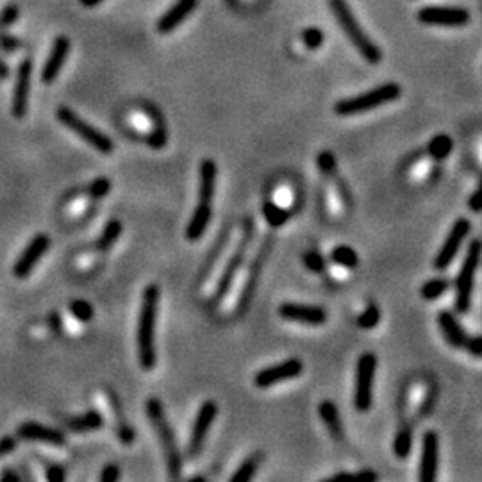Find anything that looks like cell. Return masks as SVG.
<instances>
[{"mask_svg": "<svg viewBox=\"0 0 482 482\" xmlns=\"http://www.w3.org/2000/svg\"><path fill=\"white\" fill-rule=\"evenodd\" d=\"M160 306V288L148 284L141 299L140 316H138V357L145 371L156 367V322Z\"/></svg>", "mask_w": 482, "mask_h": 482, "instance_id": "6da1fadb", "label": "cell"}, {"mask_svg": "<svg viewBox=\"0 0 482 482\" xmlns=\"http://www.w3.org/2000/svg\"><path fill=\"white\" fill-rule=\"evenodd\" d=\"M216 163L213 160H204L199 171V202L186 229V238L190 241H199L208 231L213 218V197L216 190Z\"/></svg>", "mask_w": 482, "mask_h": 482, "instance_id": "7a4b0ae2", "label": "cell"}, {"mask_svg": "<svg viewBox=\"0 0 482 482\" xmlns=\"http://www.w3.org/2000/svg\"><path fill=\"white\" fill-rule=\"evenodd\" d=\"M145 409H147L148 420H150L152 427L156 430V436L160 439L161 448H163L168 475L171 479H180V474H183V458H180L179 446H177L176 434H173L170 422H168L166 415H164L163 404L157 399H148L147 404H145Z\"/></svg>", "mask_w": 482, "mask_h": 482, "instance_id": "3957f363", "label": "cell"}, {"mask_svg": "<svg viewBox=\"0 0 482 482\" xmlns=\"http://www.w3.org/2000/svg\"><path fill=\"white\" fill-rule=\"evenodd\" d=\"M329 4H331V9H332V13H334L336 20H338L339 25H341L343 32L347 34V38L352 41V45L357 48L359 54H361L368 63H371V64L381 63V61H383V52H381V48H378L377 45L368 38V34L363 31V29L359 27L357 20H355L354 15H352L347 2H345V0H329Z\"/></svg>", "mask_w": 482, "mask_h": 482, "instance_id": "277c9868", "label": "cell"}, {"mask_svg": "<svg viewBox=\"0 0 482 482\" xmlns=\"http://www.w3.org/2000/svg\"><path fill=\"white\" fill-rule=\"evenodd\" d=\"M400 97V86L395 83H386L378 88L370 90L367 93H361V95L350 97V99H343L339 102H336L334 113L338 116H355L363 115V113L371 111V109H377L381 106H386L390 102Z\"/></svg>", "mask_w": 482, "mask_h": 482, "instance_id": "5b68a950", "label": "cell"}, {"mask_svg": "<svg viewBox=\"0 0 482 482\" xmlns=\"http://www.w3.org/2000/svg\"><path fill=\"white\" fill-rule=\"evenodd\" d=\"M482 260V241L472 239L467 248L465 260H462L461 270L455 277V311L459 315H467L472 306V293H474L475 274Z\"/></svg>", "mask_w": 482, "mask_h": 482, "instance_id": "8992f818", "label": "cell"}, {"mask_svg": "<svg viewBox=\"0 0 482 482\" xmlns=\"http://www.w3.org/2000/svg\"><path fill=\"white\" fill-rule=\"evenodd\" d=\"M56 116L68 131H72L73 134L79 136L84 143H88L90 147L99 150L100 154H111V152L115 150V145H113V140L109 136H106L104 132H100L99 129L90 125L86 120H83L79 115H76L70 108H63V106H61V108L57 109Z\"/></svg>", "mask_w": 482, "mask_h": 482, "instance_id": "52a82bcc", "label": "cell"}, {"mask_svg": "<svg viewBox=\"0 0 482 482\" xmlns=\"http://www.w3.org/2000/svg\"><path fill=\"white\" fill-rule=\"evenodd\" d=\"M377 371V355L364 352L355 364L354 407L359 413H368L374 402V378Z\"/></svg>", "mask_w": 482, "mask_h": 482, "instance_id": "ba28073f", "label": "cell"}, {"mask_svg": "<svg viewBox=\"0 0 482 482\" xmlns=\"http://www.w3.org/2000/svg\"><path fill=\"white\" fill-rule=\"evenodd\" d=\"M470 231H472L470 220L468 218L455 220L454 225H452V229H451V232L446 234L445 241H443V245L439 247L438 254H436L434 261H432V264H434L436 270L443 271V270H446V268L451 267L452 263H454L455 255L459 254V250H461L462 243H465V239L468 238Z\"/></svg>", "mask_w": 482, "mask_h": 482, "instance_id": "9c48e42d", "label": "cell"}, {"mask_svg": "<svg viewBox=\"0 0 482 482\" xmlns=\"http://www.w3.org/2000/svg\"><path fill=\"white\" fill-rule=\"evenodd\" d=\"M304 371V363L299 357H290L286 361H281L277 364L263 368L255 374L254 384L260 390H268L271 386L284 383V381H291V378L300 377Z\"/></svg>", "mask_w": 482, "mask_h": 482, "instance_id": "30bf717a", "label": "cell"}, {"mask_svg": "<svg viewBox=\"0 0 482 482\" xmlns=\"http://www.w3.org/2000/svg\"><path fill=\"white\" fill-rule=\"evenodd\" d=\"M216 415H218V406L213 400H206L200 406L197 418L193 422L192 434H190V441H187V455L190 458H197L202 452V446L208 439L211 425L215 423Z\"/></svg>", "mask_w": 482, "mask_h": 482, "instance_id": "8fae6325", "label": "cell"}, {"mask_svg": "<svg viewBox=\"0 0 482 482\" xmlns=\"http://www.w3.org/2000/svg\"><path fill=\"white\" fill-rule=\"evenodd\" d=\"M418 20L427 25L439 27H462L470 22V15L462 8H443V6H429L420 9Z\"/></svg>", "mask_w": 482, "mask_h": 482, "instance_id": "7c38bea8", "label": "cell"}, {"mask_svg": "<svg viewBox=\"0 0 482 482\" xmlns=\"http://www.w3.org/2000/svg\"><path fill=\"white\" fill-rule=\"evenodd\" d=\"M279 316L286 322L304 323V325L318 327L327 322V311L320 306L302 302H284L277 309Z\"/></svg>", "mask_w": 482, "mask_h": 482, "instance_id": "4fadbf2b", "label": "cell"}, {"mask_svg": "<svg viewBox=\"0 0 482 482\" xmlns=\"http://www.w3.org/2000/svg\"><path fill=\"white\" fill-rule=\"evenodd\" d=\"M48 247H50V239L47 234H36L34 238L29 241L27 247L24 248V252L20 254V257L16 260L15 267H13V274L18 279H25L31 275V271L34 270L38 263L41 261L45 254H47Z\"/></svg>", "mask_w": 482, "mask_h": 482, "instance_id": "5bb4252c", "label": "cell"}, {"mask_svg": "<svg viewBox=\"0 0 482 482\" xmlns=\"http://www.w3.org/2000/svg\"><path fill=\"white\" fill-rule=\"evenodd\" d=\"M439 468V436L434 430H427L422 436V455H420L418 479L432 482L438 477Z\"/></svg>", "mask_w": 482, "mask_h": 482, "instance_id": "9a60e30c", "label": "cell"}, {"mask_svg": "<svg viewBox=\"0 0 482 482\" xmlns=\"http://www.w3.org/2000/svg\"><path fill=\"white\" fill-rule=\"evenodd\" d=\"M31 73H32V61L24 59L18 64V72H16L15 90H13V102L11 111L15 118H24L27 115L29 108V92H31Z\"/></svg>", "mask_w": 482, "mask_h": 482, "instance_id": "2e32d148", "label": "cell"}, {"mask_svg": "<svg viewBox=\"0 0 482 482\" xmlns=\"http://www.w3.org/2000/svg\"><path fill=\"white\" fill-rule=\"evenodd\" d=\"M18 438L25 439V441H38L45 443V445H54V446H63L66 443L64 434L57 429H50L47 425H41L36 422H25L18 427L16 430Z\"/></svg>", "mask_w": 482, "mask_h": 482, "instance_id": "e0dca14e", "label": "cell"}, {"mask_svg": "<svg viewBox=\"0 0 482 482\" xmlns=\"http://www.w3.org/2000/svg\"><path fill=\"white\" fill-rule=\"evenodd\" d=\"M252 232V227H247V232H245V238L243 241H241V245L238 247V250L232 254V257L229 260L227 267H225V270H223L222 277H220L218 281V286H216V291H215V297H213V302H220V300L225 297V293L229 291V288H231L232 281H234L236 274H238L239 267H241V263H243V255H245V250H247V245H248V234Z\"/></svg>", "mask_w": 482, "mask_h": 482, "instance_id": "ac0fdd59", "label": "cell"}, {"mask_svg": "<svg viewBox=\"0 0 482 482\" xmlns=\"http://www.w3.org/2000/svg\"><path fill=\"white\" fill-rule=\"evenodd\" d=\"M438 325L439 331H441L445 341L451 345L452 348H465L467 347V341L470 336L467 334V331L462 329V325L459 323L458 316L454 315L448 309H443L438 313Z\"/></svg>", "mask_w": 482, "mask_h": 482, "instance_id": "d6986e66", "label": "cell"}, {"mask_svg": "<svg viewBox=\"0 0 482 482\" xmlns=\"http://www.w3.org/2000/svg\"><path fill=\"white\" fill-rule=\"evenodd\" d=\"M68 54H70V40L66 36H59L52 45V50H50V56H48L47 63L43 66V72H41V80L45 84H50L56 80V77L59 76L61 68L64 66L68 59Z\"/></svg>", "mask_w": 482, "mask_h": 482, "instance_id": "ffe728a7", "label": "cell"}, {"mask_svg": "<svg viewBox=\"0 0 482 482\" xmlns=\"http://www.w3.org/2000/svg\"><path fill=\"white\" fill-rule=\"evenodd\" d=\"M199 0H177L176 4L171 6L166 13L157 22V31L161 34H170L171 31H176L187 16L195 11Z\"/></svg>", "mask_w": 482, "mask_h": 482, "instance_id": "44dd1931", "label": "cell"}, {"mask_svg": "<svg viewBox=\"0 0 482 482\" xmlns=\"http://www.w3.org/2000/svg\"><path fill=\"white\" fill-rule=\"evenodd\" d=\"M318 416L322 418V422L325 423L329 434H331L336 441H341L343 436H345V430H343L338 406H336L332 400H322V402L318 404Z\"/></svg>", "mask_w": 482, "mask_h": 482, "instance_id": "7402d4cb", "label": "cell"}, {"mask_svg": "<svg viewBox=\"0 0 482 482\" xmlns=\"http://www.w3.org/2000/svg\"><path fill=\"white\" fill-rule=\"evenodd\" d=\"M104 425V418L99 411H88L84 415L76 416L68 422V427L73 432H92V430H99Z\"/></svg>", "mask_w": 482, "mask_h": 482, "instance_id": "603a6c76", "label": "cell"}, {"mask_svg": "<svg viewBox=\"0 0 482 482\" xmlns=\"http://www.w3.org/2000/svg\"><path fill=\"white\" fill-rule=\"evenodd\" d=\"M261 462H263V454L255 452L245 459L238 467V470L231 475V482H248L255 477L257 470H260Z\"/></svg>", "mask_w": 482, "mask_h": 482, "instance_id": "cb8c5ba5", "label": "cell"}, {"mask_svg": "<svg viewBox=\"0 0 482 482\" xmlns=\"http://www.w3.org/2000/svg\"><path fill=\"white\" fill-rule=\"evenodd\" d=\"M329 261L338 264V267L347 268V270H354L359 264V255L355 248L348 247V245H338L329 254Z\"/></svg>", "mask_w": 482, "mask_h": 482, "instance_id": "d4e9b609", "label": "cell"}, {"mask_svg": "<svg viewBox=\"0 0 482 482\" xmlns=\"http://www.w3.org/2000/svg\"><path fill=\"white\" fill-rule=\"evenodd\" d=\"M122 231H124V227H122V223H120L118 220H109V222L106 223V227L102 229V232H100L99 239H97V250H109V248L116 243V239L120 238Z\"/></svg>", "mask_w": 482, "mask_h": 482, "instance_id": "484cf974", "label": "cell"}, {"mask_svg": "<svg viewBox=\"0 0 482 482\" xmlns=\"http://www.w3.org/2000/svg\"><path fill=\"white\" fill-rule=\"evenodd\" d=\"M452 148H454V141H452L451 136L438 134L430 140L429 147H427V152H429V156L434 161H443L451 156Z\"/></svg>", "mask_w": 482, "mask_h": 482, "instance_id": "4316f807", "label": "cell"}, {"mask_svg": "<svg viewBox=\"0 0 482 482\" xmlns=\"http://www.w3.org/2000/svg\"><path fill=\"white\" fill-rule=\"evenodd\" d=\"M448 290H451V281L439 277V279H429L427 283H423L420 288V295L427 302H434V300L441 299Z\"/></svg>", "mask_w": 482, "mask_h": 482, "instance_id": "83f0119b", "label": "cell"}, {"mask_svg": "<svg viewBox=\"0 0 482 482\" xmlns=\"http://www.w3.org/2000/svg\"><path fill=\"white\" fill-rule=\"evenodd\" d=\"M413 451V430L409 427H400L393 439V452L399 459H407Z\"/></svg>", "mask_w": 482, "mask_h": 482, "instance_id": "f1b7e54d", "label": "cell"}, {"mask_svg": "<svg viewBox=\"0 0 482 482\" xmlns=\"http://www.w3.org/2000/svg\"><path fill=\"white\" fill-rule=\"evenodd\" d=\"M263 216L271 227H283L284 223H288V220L291 218V213L279 208L275 202H267L263 206Z\"/></svg>", "mask_w": 482, "mask_h": 482, "instance_id": "f546056e", "label": "cell"}, {"mask_svg": "<svg viewBox=\"0 0 482 482\" xmlns=\"http://www.w3.org/2000/svg\"><path fill=\"white\" fill-rule=\"evenodd\" d=\"M378 322H381V309H378L377 306H374V304H370V306L357 316V325L361 327V329H364V331L375 329V327L378 325Z\"/></svg>", "mask_w": 482, "mask_h": 482, "instance_id": "4dcf8cb0", "label": "cell"}, {"mask_svg": "<svg viewBox=\"0 0 482 482\" xmlns=\"http://www.w3.org/2000/svg\"><path fill=\"white\" fill-rule=\"evenodd\" d=\"M302 263H304V267H306L309 271H313V274H323V271L327 270V260L322 254H318V252H315V250L304 252Z\"/></svg>", "mask_w": 482, "mask_h": 482, "instance_id": "1f68e13d", "label": "cell"}, {"mask_svg": "<svg viewBox=\"0 0 482 482\" xmlns=\"http://www.w3.org/2000/svg\"><path fill=\"white\" fill-rule=\"evenodd\" d=\"M70 311L76 316L79 322H90L93 318V307L90 306L86 300H76V302L70 306Z\"/></svg>", "mask_w": 482, "mask_h": 482, "instance_id": "d6a6232c", "label": "cell"}, {"mask_svg": "<svg viewBox=\"0 0 482 482\" xmlns=\"http://www.w3.org/2000/svg\"><path fill=\"white\" fill-rule=\"evenodd\" d=\"M316 164H318V170L323 176H332L336 171V157L329 150L320 152L318 157H316Z\"/></svg>", "mask_w": 482, "mask_h": 482, "instance_id": "836d02e7", "label": "cell"}, {"mask_svg": "<svg viewBox=\"0 0 482 482\" xmlns=\"http://www.w3.org/2000/svg\"><path fill=\"white\" fill-rule=\"evenodd\" d=\"M302 40H304V45H306L307 48L316 50V48L322 47V43H323V32L316 27H309V29H306V31H304Z\"/></svg>", "mask_w": 482, "mask_h": 482, "instance_id": "e575fe53", "label": "cell"}, {"mask_svg": "<svg viewBox=\"0 0 482 482\" xmlns=\"http://www.w3.org/2000/svg\"><path fill=\"white\" fill-rule=\"evenodd\" d=\"M109 192H111V180H109L108 177H99V179L93 180L92 186H90V195H92L93 199H102V197L108 195Z\"/></svg>", "mask_w": 482, "mask_h": 482, "instance_id": "d590c367", "label": "cell"}, {"mask_svg": "<svg viewBox=\"0 0 482 482\" xmlns=\"http://www.w3.org/2000/svg\"><path fill=\"white\" fill-rule=\"evenodd\" d=\"M18 15H20V11H18L16 6H6V8L2 9V13H0V29L9 27V25L18 18Z\"/></svg>", "mask_w": 482, "mask_h": 482, "instance_id": "8d00e7d4", "label": "cell"}, {"mask_svg": "<svg viewBox=\"0 0 482 482\" xmlns=\"http://www.w3.org/2000/svg\"><path fill=\"white\" fill-rule=\"evenodd\" d=\"M467 348L474 357H482V336H474V338H468Z\"/></svg>", "mask_w": 482, "mask_h": 482, "instance_id": "74e56055", "label": "cell"}, {"mask_svg": "<svg viewBox=\"0 0 482 482\" xmlns=\"http://www.w3.org/2000/svg\"><path fill=\"white\" fill-rule=\"evenodd\" d=\"M45 475H47L48 481H52V482L63 481V479L66 477V474H64L63 468L57 467V465H48V467L45 468Z\"/></svg>", "mask_w": 482, "mask_h": 482, "instance_id": "f35d334b", "label": "cell"}, {"mask_svg": "<svg viewBox=\"0 0 482 482\" xmlns=\"http://www.w3.org/2000/svg\"><path fill=\"white\" fill-rule=\"evenodd\" d=\"M120 479V470L115 465H108L100 474V482H115Z\"/></svg>", "mask_w": 482, "mask_h": 482, "instance_id": "ab89813d", "label": "cell"}, {"mask_svg": "<svg viewBox=\"0 0 482 482\" xmlns=\"http://www.w3.org/2000/svg\"><path fill=\"white\" fill-rule=\"evenodd\" d=\"M468 208H470L474 213L482 211V190L481 187H477V190L472 193L470 199H468Z\"/></svg>", "mask_w": 482, "mask_h": 482, "instance_id": "60d3db41", "label": "cell"}, {"mask_svg": "<svg viewBox=\"0 0 482 482\" xmlns=\"http://www.w3.org/2000/svg\"><path fill=\"white\" fill-rule=\"evenodd\" d=\"M22 41L16 40V38L13 36H6V34H2L0 36V48H4V50H8V52H13V50H16V48L20 47Z\"/></svg>", "mask_w": 482, "mask_h": 482, "instance_id": "b9f144b4", "label": "cell"}, {"mask_svg": "<svg viewBox=\"0 0 482 482\" xmlns=\"http://www.w3.org/2000/svg\"><path fill=\"white\" fill-rule=\"evenodd\" d=\"M16 446V439L13 438V436H4V438L0 439V458H4V455H8L9 452L15 451Z\"/></svg>", "mask_w": 482, "mask_h": 482, "instance_id": "7bdbcfd3", "label": "cell"}, {"mask_svg": "<svg viewBox=\"0 0 482 482\" xmlns=\"http://www.w3.org/2000/svg\"><path fill=\"white\" fill-rule=\"evenodd\" d=\"M377 474L371 470H361L357 474H354V481L355 482H375L377 481Z\"/></svg>", "mask_w": 482, "mask_h": 482, "instance_id": "ee69618b", "label": "cell"}, {"mask_svg": "<svg viewBox=\"0 0 482 482\" xmlns=\"http://www.w3.org/2000/svg\"><path fill=\"white\" fill-rule=\"evenodd\" d=\"M327 481L331 482H339V481H354V474H350V472H339V474H334L331 479H327Z\"/></svg>", "mask_w": 482, "mask_h": 482, "instance_id": "f6af8a7d", "label": "cell"}, {"mask_svg": "<svg viewBox=\"0 0 482 482\" xmlns=\"http://www.w3.org/2000/svg\"><path fill=\"white\" fill-rule=\"evenodd\" d=\"M0 481L2 482H18L20 481V475H16L15 472L11 470H4L0 474Z\"/></svg>", "mask_w": 482, "mask_h": 482, "instance_id": "bcb514c9", "label": "cell"}, {"mask_svg": "<svg viewBox=\"0 0 482 482\" xmlns=\"http://www.w3.org/2000/svg\"><path fill=\"white\" fill-rule=\"evenodd\" d=\"M9 77V68L4 61L0 59V79H8Z\"/></svg>", "mask_w": 482, "mask_h": 482, "instance_id": "7dc6e473", "label": "cell"}, {"mask_svg": "<svg viewBox=\"0 0 482 482\" xmlns=\"http://www.w3.org/2000/svg\"><path fill=\"white\" fill-rule=\"evenodd\" d=\"M79 2L84 6V8H95V6H99L102 0H79Z\"/></svg>", "mask_w": 482, "mask_h": 482, "instance_id": "c3c4849f", "label": "cell"}, {"mask_svg": "<svg viewBox=\"0 0 482 482\" xmlns=\"http://www.w3.org/2000/svg\"><path fill=\"white\" fill-rule=\"evenodd\" d=\"M227 2H229V4H231V6H236V4H238V0H227Z\"/></svg>", "mask_w": 482, "mask_h": 482, "instance_id": "681fc988", "label": "cell"}, {"mask_svg": "<svg viewBox=\"0 0 482 482\" xmlns=\"http://www.w3.org/2000/svg\"><path fill=\"white\" fill-rule=\"evenodd\" d=\"M479 187H481V190H482V177H481V186H479Z\"/></svg>", "mask_w": 482, "mask_h": 482, "instance_id": "f907efd6", "label": "cell"}]
</instances>
